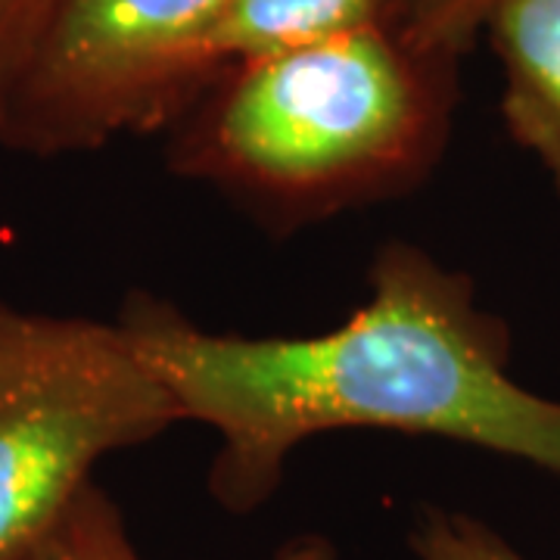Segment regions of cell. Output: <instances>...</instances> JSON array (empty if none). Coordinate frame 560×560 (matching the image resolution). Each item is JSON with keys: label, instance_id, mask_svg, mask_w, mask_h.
<instances>
[{"label": "cell", "instance_id": "2", "mask_svg": "<svg viewBox=\"0 0 560 560\" xmlns=\"http://www.w3.org/2000/svg\"><path fill=\"white\" fill-rule=\"evenodd\" d=\"M455 62L383 22L224 72L168 153L268 231H296L415 190L445 153Z\"/></svg>", "mask_w": 560, "mask_h": 560}, {"label": "cell", "instance_id": "7", "mask_svg": "<svg viewBox=\"0 0 560 560\" xmlns=\"http://www.w3.org/2000/svg\"><path fill=\"white\" fill-rule=\"evenodd\" d=\"M35 560H143L128 533L119 504L91 482L66 511L60 526L40 545ZM268 560H337V545L320 533H302Z\"/></svg>", "mask_w": 560, "mask_h": 560}, {"label": "cell", "instance_id": "10", "mask_svg": "<svg viewBox=\"0 0 560 560\" xmlns=\"http://www.w3.org/2000/svg\"><path fill=\"white\" fill-rule=\"evenodd\" d=\"M60 0H0V125Z\"/></svg>", "mask_w": 560, "mask_h": 560}, {"label": "cell", "instance_id": "5", "mask_svg": "<svg viewBox=\"0 0 560 560\" xmlns=\"http://www.w3.org/2000/svg\"><path fill=\"white\" fill-rule=\"evenodd\" d=\"M501 62V113L560 190V0H495L482 28Z\"/></svg>", "mask_w": 560, "mask_h": 560}, {"label": "cell", "instance_id": "4", "mask_svg": "<svg viewBox=\"0 0 560 560\" xmlns=\"http://www.w3.org/2000/svg\"><path fill=\"white\" fill-rule=\"evenodd\" d=\"M231 0H60L0 125V147L62 156L184 116L202 40Z\"/></svg>", "mask_w": 560, "mask_h": 560}, {"label": "cell", "instance_id": "3", "mask_svg": "<svg viewBox=\"0 0 560 560\" xmlns=\"http://www.w3.org/2000/svg\"><path fill=\"white\" fill-rule=\"evenodd\" d=\"M175 423L119 318L0 305V560H35L103 458Z\"/></svg>", "mask_w": 560, "mask_h": 560}, {"label": "cell", "instance_id": "8", "mask_svg": "<svg viewBox=\"0 0 560 560\" xmlns=\"http://www.w3.org/2000/svg\"><path fill=\"white\" fill-rule=\"evenodd\" d=\"M495 0H386L383 25L420 57L455 62L486 28Z\"/></svg>", "mask_w": 560, "mask_h": 560}, {"label": "cell", "instance_id": "9", "mask_svg": "<svg viewBox=\"0 0 560 560\" xmlns=\"http://www.w3.org/2000/svg\"><path fill=\"white\" fill-rule=\"evenodd\" d=\"M408 548L415 560H529L486 521L448 508H420Z\"/></svg>", "mask_w": 560, "mask_h": 560}, {"label": "cell", "instance_id": "1", "mask_svg": "<svg viewBox=\"0 0 560 560\" xmlns=\"http://www.w3.org/2000/svg\"><path fill=\"white\" fill-rule=\"evenodd\" d=\"M119 320L180 420L215 433L209 495L231 514L261 508L290 455L337 430L460 442L560 477V399L514 381L504 320L415 243H383L368 300L312 337L215 334L153 293Z\"/></svg>", "mask_w": 560, "mask_h": 560}, {"label": "cell", "instance_id": "6", "mask_svg": "<svg viewBox=\"0 0 560 560\" xmlns=\"http://www.w3.org/2000/svg\"><path fill=\"white\" fill-rule=\"evenodd\" d=\"M386 0H231L202 40L206 84L246 62L383 22Z\"/></svg>", "mask_w": 560, "mask_h": 560}]
</instances>
